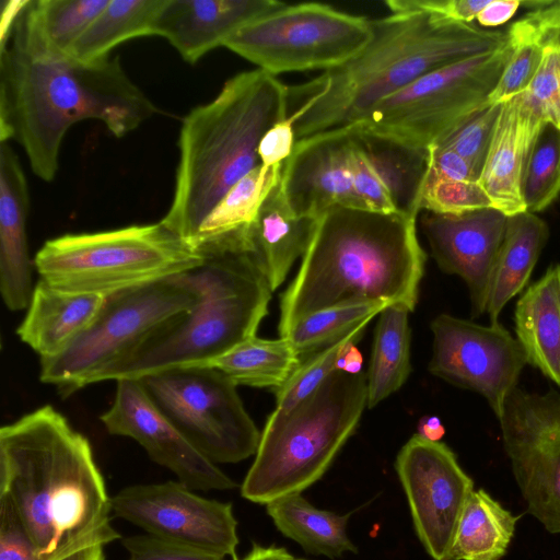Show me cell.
I'll use <instances>...</instances> for the list:
<instances>
[{
  "label": "cell",
  "instance_id": "6",
  "mask_svg": "<svg viewBox=\"0 0 560 560\" xmlns=\"http://www.w3.org/2000/svg\"><path fill=\"white\" fill-rule=\"evenodd\" d=\"M249 225L205 247L203 261L186 271L201 291L199 302L163 323L96 383L205 365L255 336L272 290L253 248Z\"/></svg>",
  "mask_w": 560,
  "mask_h": 560
},
{
  "label": "cell",
  "instance_id": "37",
  "mask_svg": "<svg viewBox=\"0 0 560 560\" xmlns=\"http://www.w3.org/2000/svg\"><path fill=\"white\" fill-rule=\"evenodd\" d=\"M521 194L526 211L547 209L560 195V130L545 122L525 160Z\"/></svg>",
  "mask_w": 560,
  "mask_h": 560
},
{
  "label": "cell",
  "instance_id": "7",
  "mask_svg": "<svg viewBox=\"0 0 560 560\" xmlns=\"http://www.w3.org/2000/svg\"><path fill=\"white\" fill-rule=\"evenodd\" d=\"M366 400V374L336 370L292 409H275L260 432L242 497L266 505L318 481L353 434Z\"/></svg>",
  "mask_w": 560,
  "mask_h": 560
},
{
  "label": "cell",
  "instance_id": "13",
  "mask_svg": "<svg viewBox=\"0 0 560 560\" xmlns=\"http://www.w3.org/2000/svg\"><path fill=\"white\" fill-rule=\"evenodd\" d=\"M499 423L527 512L560 534V393L515 387Z\"/></svg>",
  "mask_w": 560,
  "mask_h": 560
},
{
  "label": "cell",
  "instance_id": "40",
  "mask_svg": "<svg viewBox=\"0 0 560 560\" xmlns=\"http://www.w3.org/2000/svg\"><path fill=\"white\" fill-rule=\"evenodd\" d=\"M501 107L502 104L487 103L434 147L454 151L467 162L478 179L486 162Z\"/></svg>",
  "mask_w": 560,
  "mask_h": 560
},
{
  "label": "cell",
  "instance_id": "29",
  "mask_svg": "<svg viewBox=\"0 0 560 560\" xmlns=\"http://www.w3.org/2000/svg\"><path fill=\"white\" fill-rule=\"evenodd\" d=\"M375 173L400 213L420 211V197L429 166V149L420 150L368 133L351 125Z\"/></svg>",
  "mask_w": 560,
  "mask_h": 560
},
{
  "label": "cell",
  "instance_id": "39",
  "mask_svg": "<svg viewBox=\"0 0 560 560\" xmlns=\"http://www.w3.org/2000/svg\"><path fill=\"white\" fill-rule=\"evenodd\" d=\"M483 208H492V203L477 180L450 178L428 166L420 211L459 215Z\"/></svg>",
  "mask_w": 560,
  "mask_h": 560
},
{
  "label": "cell",
  "instance_id": "26",
  "mask_svg": "<svg viewBox=\"0 0 560 560\" xmlns=\"http://www.w3.org/2000/svg\"><path fill=\"white\" fill-rule=\"evenodd\" d=\"M549 236L547 223L528 211L508 217L503 242L492 271L486 313L490 324L527 284Z\"/></svg>",
  "mask_w": 560,
  "mask_h": 560
},
{
  "label": "cell",
  "instance_id": "23",
  "mask_svg": "<svg viewBox=\"0 0 560 560\" xmlns=\"http://www.w3.org/2000/svg\"><path fill=\"white\" fill-rule=\"evenodd\" d=\"M104 298L61 291L39 279L16 334L40 360L51 358L85 329Z\"/></svg>",
  "mask_w": 560,
  "mask_h": 560
},
{
  "label": "cell",
  "instance_id": "44",
  "mask_svg": "<svg viewBox=\"0 0 560 560\" xmlns=\"http://www.w3.org/2000/svg\"><path fill=\"white\" fill-rule=\"evenodd\" d=\"M489 0H386L390 13H429L441 19L471 23Z\"/></svg>",
  "mask_w": 560,
  "mask_h": 560
},
{
  "label": "cell",
  "instance_id": "19",
  "mask_svg": "<svg viewBox=\"0 0 560 560\" xmlns=\"http://www.w3.org/2000/svg\"><path fill=\"white\" fill-rule=\"evenodd\" d=\"M351 132L347 126L301 139L283 161L282 191L298 217L317 220L337 206L365 210L353 186Z\"/></svg>",
  "mask_w": 560,
  "mask_h": 560
},
{
  "label": "cell",
  "instance_id": "20",
  "mask_svg": "<svg viewBox=\"0 0 560 560\" xmlns=\"http://www.w3.org/2000/svg\"><path fill=\"white\" fill-rule=\"evenodd\" d=\"M276 0H166L154 36L191 65L255 20L281 9Z\"/></svg>",
  "mask_w": 560,
  "mask_h": 560
},
{
  "label": "cell",
  "instance_id": "46",
  "mask_svg": "<svg viewBox=\"0 0 560 560\" xmlns=\"http://www.w3.org/2000/svg\"><path fill=\"white\" fill-rule=\"evenodd\" d=\"M295 142L293 124L287 117L272 126L261 138L258 145L260 164L265 167L281 164L291 155Z\"/></svg>",
  "mask_w": 560,
  "mask_h": 560
},
{
  "label": "cell",
  "instance_id": "38",
  "mask_svg": "<svg viewBox=\"0 0 560 560\" xmlns=\"http://www.w3.org/2000/svg\"><path fill=\"white\" fill-rule=\"evenodd\" d=\"M366 326L351 331L341 340L301 361L289 380L276 393V410L287 411L312 394L334 371L345 349L357 343Z\"/></svg>",
  "mask_w": 560,
  "mask_h": 560
},
{
  "label": "cell",
  "instance_id": "5",
  "mask_svg": "<svg viewBox=\"0 0 560 560\" xmlns=\"http://www.w3.org/2000/svg\"><path fill=\"white\" fill-rule=\"evenodd\" d=\"M288 117V86L260 69L230 78L183 119L174 196L161 222L192 247L223 196L260 165L264 135ZM194 248V247H192Z\"/></svg>",
  "mask_w": 560,
  "mask_h": 560
},
{
  "label": "cell",
  "instance_id": "33",
  "mask_svg": "<svg viewBox=\"0 0 560 560\" xmlns=\"http://www.w3.org/2000/svg\"><path fill=\"white\" fill-rule=\"evenodd\" d=\"M282 163L271 167L260 164L238 180L207 217L192 247L199 253L217 240L249 225L266 197L280 180Z\"/></svg>",
  "mask_w": 560,
  "mask_h": 560
},
{
  "label": "cell",
  "instance_id": "4",
  "mask_svg": "<svg viewBox=\"0 0 560 560\" xmlns=\"http://www.w3.org/2000/svg\"><path fill=\"white\" fill-rule=\"evenodd\" d=\"M418 215L341 206L324 212L281 296L280 337L303 317L335 306L385 303L412 312L427 258Z\"/></svg>",
  "mask_w": 560,
  "mask_h": 560
},
{
  "label": "cell",
  "instance_id": "42",
  "mask_svg": "<svg viewBox=\"0 0 560 560\" xmlns=\"http://www.w3.org/2000/svg\"><path fill=\"white\" fill-rule=\"evenodd\" d=\"M351 162L353 186L365 210L381 213L398 212L393 199L375 173L351 126Z\"/></svg>",
  "mask_w": 560,
  "mask_h": 560
},
{
  "label": "cell",
  "instance_id": "52",
  "mask_svg": "<svg viewBox=\"0 0 560 560\" xmlns=\"http://www.w3.org/2000/svg\"><path fill=\"white\" fill-rule=\"evenodd\" d=\"M295 560H304V559H295Z\"/></svg>",
  "mask_w": 560,
  "mask_h": 560
},
{
  "label": "cell",
  "instance_id": "35",
  "mask_svg": "<svg viewBox=\"0 0 560 560\" xmlns=\"http://www.w3.org/2000/svg\"><path fill=\"white\" fill-rule=\"evenodd\" d=\"M386 306L385 303H362L326 308L298 320L284 337L303 361L366 326Z\"/></svg>",
  "mask_w": 560,
  "mask_h": 560
},
{
  "label": "cell",
  "instance_id": "50",
  "mask_svg": "<svg viewBox=\"0 0 560 560\" xmlns=\"http://www.w3.org/2000/svg\"><path fill=\"white\" fill-rule=\"evenodd\" d=\"M418 434L429 441L440 442L445 434V429L438 417L430 416L420 420Z\"/></svg>",
  "mask_w": 560,
  "mask_h": 560
},
{
  "label": "cell",
  "instance_id": "12",
  "mask_svg": "<svg viewBox=\"0 0 560 560\" xmlns=\"http://www.w3.org/2000/svg\"><path fill=\"white\" fill-rule=\"evenodd\" d=\"M168 421L214 464H234L256 454L260 432L234 384L208 365H187L139 378Z\"/></svg>",
  "mask_w": 560,
  "mask_h": 560
},
{
  "label": "cell",
  "instance_id": "14",
  "mask_svg": "<svg viewBox=\"0 0 560 560\" xmlns=\"http://www.w3.org/2000/svg\"><path fill=\"white\" fill-rule=\"evenodd\" d=\"M112 513L145 534L223 558L236 557L232 504L199 495L180 481L139 483L112 497Z\"/></svg>",
  "mask_w": 560,
  "mask_h": 560
},
{
  "label": "cell",
  "instance_id": "43",
  "mask_svg": "<svg viewBox=\"0 0 560 560\" xmlns=\"http://www.w3.org/2000/svg\"><path fill=\"white\" fill-rule=\"evenodd\" d=\"M126 560H225L201 550L177 545L148 534L122 537Z\"/></svg>",
  "mask_w": 560,
  "mask_h": 560
},
{
  "label": "cell",
  "instance_id": "30",
  "mask_svg": "<svg viewBox=\"0 0 560 560\" xmlns=\"http://www.w3.org/2000/svg\"><path fill=\"white\" fill-rule=\"evenodd\" d=\"M409 312L402 305L390 304L378 314L366 373L369 408L397 392L411 371Z\"/></svg>",
  "mask_w": 560,
  "mask_h": 560
},
{
  "label": "cell",
  "instance_id": "15",
  "mask_svg": "<svg viewBox=\"0 0 560 560\" xmlns=\"http://www.w3.org/2000/svg\"><path fill=\"white\" fill-rule=\"evenodd\" d=\"M431 330L429 371L482 395L499 420L527 364L518 340L500 323L485 326L448 314L436 316Z\"/></svg>",
  "mask_w": 560,
  "mask_h": 560
},
{
  "label": "cell",
  "instance_id": "47",
  "mask_svg": "<svg viewBox=\"0 0 560 560\" xmlns=\"http://www.w3.org/2000/svg\"><path fill=\"white\" fill-rule=\"evenodd\" d=\"M521 5V0H489L476 20L483 27L500 26L512 19Z\"/></svg>",
  "mask_w": 560,
  "mask_h": 560
},
{
  "label": "cell",
  "instance_id": "11",
  "mask_svg": "<svg viewBox=\"0 0 560 560\" xmlns=\"http://www.w3.org/2000/svg\"><path fill=\"white\" fill-rule=\"evenodd\" d=\"M371 19L317 2L285 4L247 24L224 47L271 75L340 67L371 42Z\"/></svg>",
  "mask_w": 560,
  "mask_h": 560
},
{
  "label": "cell",
  "instance_id": "2",
  "mask_svg": "<svg viewBox=\"0 0 560 560\" xmlns=\"http://www.w3.org/2000/svg\"><path fill=\"white\" fill-rule=\"evenodd\" d=\"M0 497L45 560H105L121 539L90 442L51 406L1 428Z\"/></svg>",
  "mask_w": 560,
  "mask_h": 560
},
{
  "label": "cell",
  "instance_id": "27",
  "mask_svg": "<svg viewBox=\"0 0 560 560\" xmlns=\"http://www.w3.org/2000/svg\"><path fill=\"white\" fill-rule=\"evenodd\" d=\"M266 510L277 529L308 553L336 559L346 552H358L347 533L353 512L341 515L317 509L302 493L271 501Z\"/></svg>",
  "mask_w": 560,
  "mask_h": 560
},
{
  "label": "cell",
  "instance_id": "22",
  "mask_svg": "<svg viewBox=\"0 0 560 560\" xmlns=\"http://www.w3.org/2000/svg\"><path fill=\"white\" fill-rule=\"evenodd\" d=\"M544 124L522 93L502 103L478 183L492 208L508 217L526 211L521 194L522 173Z\"/></svg>",
  "mask_w": 560,
  "mask_h": 560
},
{
  "label": "cell",
  "instance_id": "21",
  "mask_svg": "<svg viewBox=\"0 0 560 560\" xmlns=\"http://www.w3.org/2000/svg\"><path fill=\"white\" fill-rule=\"evenodd\" d=\"M30 198L20 160L0 142V290L10 311L28 307L34 284L27 245Z\"/></svg>",
  "mask_w": 560,
  "mask_h": 560
},
{
  "label": "cell",
  "instance_id": "3",
  "mask_svg": "<svg viewBox=\"0 0 560 560\" xmlns=\"http://www.w3.org/2000/svg\"><path fill=\"white\" fill-rule=\"evenodd\" d=\"M372 39L347 63L288 88V118L295 140L363 120L385 97L421 77L494 50L506 31L488 30L429 13L371 19Z\"/></svg>",
  "mask_w": 560,
  "mask_h": 560
},
{
  "label": "cell",
  "instance_id": "8",
  "mask_svg": "<svg viewBox=\"0 0 560 560\" xmlns=\"http://www.w3.org/2000/svg\"><path fill=\"white\" fill-rule=\"evenodd\" d=\"M203 256L161 221L47 241L34 266L50 287L107 296L196 268Z\"/></svg>",
  "mask_w": 560,
  "mask_h": 560
},
{
  "label": "cell",
  "instance_id": "10",
  "mask_svg": "<svg viewBox=\"0 0 560 560\" xmlns=\"http://www.w3.org/2000/svg\"><path fill=\"white\" fill-rule=\"evenodd\" d=\"M512 52L499 48L445 66L380 101L359 129L428 150L487 104Z\"/></svg>",
  "mask_w": 560,
  "mask_h": 560
},
{
  "label": "cell",
  "instance_id": "36",
  "mask_svg": "<svg viewBox=\"0 0 560 560\" xmlns=\"http://www.w3.org/2000/svg\"><path fill=\"white\" fill-rule=\"evenodd\" d=\"M506 35L512 52L488 97L489 104H502L527 89L540 65L548 38L534 11L514 22L506 30Z\"/></svg>",
  "mask_w": 560,
  "mask_h": 560
},
{
  "label": "cell",
  "instance_id": "34",
  "mask_svg": "<svg viewBox=\"0 0 560 560\" xmlns=\"http://www.w3.org/2000/svg\"><path fill=\"white\" fill-rule=\"evenodd\" d=\"M109 0H30L21 13L28 31L50 51L69 55Z\"/></svg>",
  "mask_w": 560,
  "mask_h": 560
},
{
  "label": "cell",
  "instance_id": "1",
  "mask_svg": "<svg viewBox=\"0 0 560 560\" xmlns=\"http://www.w3.org/2000/svg\"><path fill=\"white\" fill-rule=\"evenodd\" d=\"M158 112L118 57L81 61L47 49L21 14L0 49V142L15 140L32 172L51 182L69 128L85 119L122 138Z\"/></svg>",
  "mask_w": 560,
  "mask_h": 560
},
{
  "label": "cell",
  "instance_id": "49",
  "mask_svg": "<svg viewBox=\"0 0 560 560\" xmlns=\"http://www.w3.org/2000/svg\"><path fill=\"white\" fill-rule=\"evenodd\" d=\"M235 560H295V558L283 547L255 544L245 557Z\"/></svg>",
  "mask_w": 560,
  "mask_h": 560
},
{
  "label": "cell",
  "instance_id": "9",
  "mask_svg": "<svg viewBox=\"0 0 560 560\" xmlns=\"http://www.w3.org/2000/svg\"><path fill=\"white\" fill-rule=\"evenodd\" d=\"M200 298V289L187 272L105 296L81 334L58 354L40 360V381L54 385L63 397L96 383L106 369Z\"/></svg>",
  "mask_w": 560,
  "mask_h": 560
},
{
  "label": "cell",
  "instance_id": "17",
  "mask_svg": "<svg viewBox=\"0 0 560 560\" xmlns=\"http://www.w3.org/2000/svg\"><path fill=\"white\" fill-rule=\"evenodd\" d=\"M116 382L114 402L101 416L110 434L137 441L154 463L171 470L192 490L226 491L238 487L168 421L139 380Z\"/></svg>",
  "mask_w": 560,
  "mask_h": 560
},
{
  "label": "cell",
  "instance_id": "28",
  "mask_svg": "<svg viewBox=\"0 0 560 560\" xmlns=\"http://www.w3.org/2000/svg\"><path fill=\"white\" fill-rule=\"evenodd\" d=\"M517 520L483 489L474 490L459 517L448 560H500Z\"/></svg>",
  "mask_w": 560,
  "mask_h": 560
},
{
  "label": "cell",
  "instance_id": "25",
  "mask_svg": "<svg viewBox=\"0 0 560 560\" xmlns=\"http://www.w3.org/2000/svg\"><path fill=\"white\" fill-rule=\"evenodd\" d=\"M315 224V219L291 211L279 180L249 225L253 248L272 292L282 284L294 261L303 257Z\"/></svg>",
  "mask_w": 560,
  "mask_h": 560
},
{
  "label": "cell",
  "instance_id": "18",
  "mask_svg": "<svg viewBox=\"0 0 560 560\" xmlns=\"http://www.w3.org/2000/svg\"><path fill=\"white\" fill-rule=\"evenodd\" d=\"M420 214V213H419ZM508 215L483 208L459 215L421 211L419 225L439 268L467 284L471 316L486 313L490 281Z\"/></svg>",
  "mask_w": 560,
  "mask_h": 560
},
{
  "label": "cell",
  "instance_id": "24",
  "mask_svg": "<svg viewBox=\"0 0 560 560\" xmlns=\"http://www.w3.org/2000/svg\"><path fill=\"white\" fill-rule=\"evenodd\" d=\"M514 330L527 364L560 387V264L549 266L520 295Z\"/></svg>",
  "mask_w": 560,
  "mask_h": 560
},
{
  "label": "cell",
  "instance_id": "48",
  "mask_svg": "<svg viewBox=\"0 0 560 560\" xmlns=\"http://www.w3.org/2000/svg\"><path fill=\"white\" fill-rule=\"evenodd\" d=\"M532 11H535L539 16L547 30L548 37L560 40V0L547 1Z\"/></svg>",
  "mask_w": 560,
  "mask_h": 560
},
{
  "label": "cell",
  "instance_id": "16",
  "mask_svg": "<svg viewBox=\"0 0 560 560\" xmlns=\"http://www.w3.org/2000/svg\"><path fill=\"white\" fill-rule=\"evenodd\" d=\"M395 469L420 542L433 560H448L474 481L446 444L418 433L398 452Z\"/></svg>",
  "mask_w": 560,
  "mask_h": 560
},
{
  "label": "cell",
  "instance_id": "32",
  "mask_svg": "<svg viewBox=\"0 0 560 560\" xmlns=\"http://www.w3.org/2000/svg\"><path fill=\"white\" fill-rule=\"evenodd\" d=\"M300 363L288 338L261 339L253 336L205 365L218 369L236 385L277 389Z\"/></svg>",
  "mask_w": 560,
  "mask_h": 560
},
{
  "label": "cell",
  "instance_id": "51",
  "mask_svg": "<svg viewBox=\"0 0 560 560\" xmlns=\"http://www.w3.org/2000/svg\"><path fill=\"white\" fill-rule=\"evenodd\" d=\"M354 345L355 343H352L345 349L338 361L337 370H342L348 373H359L362 371V358Z\"/></svg>",
  "mask_w": 560,
  "mask_h": 560
},
{
  "label": "cell",
  "instance_id": "45",
  "mask_svg": "<svg viewBox=\"0 0 560 560\" xmlns=\"http://www.w3.org/2000/svg\"><path fill=\"white\" fill-rule=\"evenodd\" d=\"M0 560H45L24 529L11 502L0 497Z\"/></svg>",
  "mask_w": 560,
  "mask_h": 560
},
{
  "label": "cell",
  "instance_id": "41",
  "mask_svg": "<svg viewBox=\"0 0 560 560\" xmlns=\"http://www.w3.org/2000/svg\"><path fill=\"white\" fill-rule=\"evenodd\" d=\"M525 102L544 121L560 130V40L548 37L540 65L527 89Z\"/></svg>",
  "mask_w": 560,
  "mask_h": 560
},
{
  "label": "cell",
  "instance_id": "31",
  "mask_svg": "<svg viewBox=\"0 0 560 560\" xmlns=\"http://www.w3.org/2000/svg\"><path fill=\"white\" fill-rule=\"evenodd\" d=\"M166 0H109L69 55L81 61L109 57L118 45L142 36H154L158 18Z\"/></svg>",
  "mask_w": 560,
  "mask_h": 560
}]
</instances>
